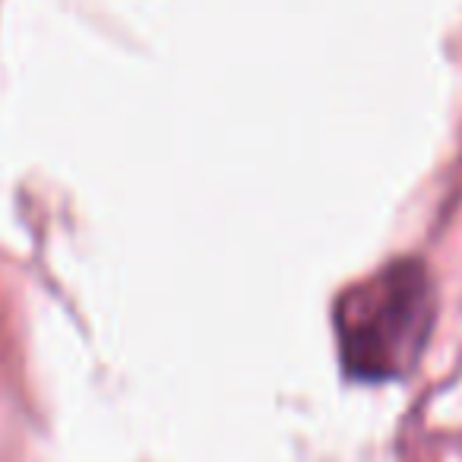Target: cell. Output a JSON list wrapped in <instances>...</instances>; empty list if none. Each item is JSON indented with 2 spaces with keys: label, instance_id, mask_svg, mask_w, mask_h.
<instances>
[{
  "label": "cell",
  "instance_id": "obj_1",
  "mask_svg": "<svg viewBox=\"0 0 462 462\" xmlns=\"http://www.w3.org/2000/svg\"><path fill=\"white\" fill-rule=\"evenodd\" d=\"M434 285L418 260L383 266L336 304L342 365L358 380H396L418 365L434 329Z\"/></svg>",
  "mask_w": 462,
  "mask_h": 462
}]
</instances>
